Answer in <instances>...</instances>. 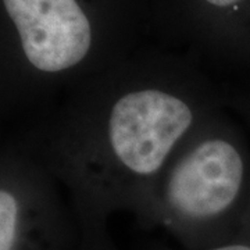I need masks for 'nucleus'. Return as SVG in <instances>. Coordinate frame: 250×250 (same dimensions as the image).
Returning <instances> with one entry per match:
<instances>
[{
    "mask_svg": "<svg viewBox=\"0 0 250 250\" xmlns=\"http://www.w3.org/2000/svg\"><path fill=\"white\" fill-rule=\"evenodd\" d=\"M224 90L177 64L116 62L65 89L13 138L68 196L78 224L138 220L172 156Z\"/></svg>",
    "mask_w": 250,
    "mask_h": 250,
    "instance_id": "nucleus-1",
    "label": "nucleus"
},
{
    "mask_svg": "<svg viewBox=\"0 0 250 250\" xmlns=\"http://www.w3.org/2000/svg\"><path fill=\"white\" fill-rule=\"evenodd\" d=\"M249 217L250 146L223 106L181 145L136 221L202 250L231 241Z\"/></svg>",
    "mask_w": 250,
    "mask_h": 250,
    "instance_id": "nucleus-2",
    "label": "nucleus"
},
{
    "mask_svg": "<svg viewBox=\"0 0 250 250\" xmlns=\"http://www.w3.org/2000/svg\"><path fill=\"white\" fill-rule=\"evenodd\" d=\"M14 45L1 75V111L47 102L107 70L100 20L83 0H1Z\"/></svg>",
    "mask_w": 250,
    "mask_h": 250,
    "instance_id": "nucleus-3",
    "label": "nucleus"
},
{
    "mask_svg": "<svg viewBox=\"0 0 250 250\" xmlns=\"http://www.w3.org/2000/svg\"><path fill=\"white\" fill-rule=\"evenodd\" d=\"M54 177L10 136L0 156V250H71L78 227Z\"/></svg>",
    "mask_w": 250,
    "mask_h": 250,
    "instance_id": "nucleus-4",
    "label": "nucleus"
},
{
    "mask_svg": "<svg viewBox=\"0 0 250 250\" xmlns=\"http://www.w3.org/2000/svg\"><path fill=\"white\" fill-rule=\"evenodd\" d=\"M200 3L211 14L224 18L233 36L250 17V0H200Z\"/></svg>",
    "mask_w": 250,
    "mask_h": 250,
    "instance_id": "nucleus-5",
    "label": "nucleus"
},
{
    "mask_svg": "<svg viewBox=\"0 0 250 250\" xmlns=\"http://www.w3.org/2000/svg\"><path fill=\"white\" fill-rule=\"evenodd\" d=\"M107 224H77L78 242L75 250H120L110 236Z\"/></svg>",
    "mask_w": 250,
    "mask_h": 250,
    "instance_id": "nucleus-6",
    "label": "nucleus"
},
{
    "mask_svg": "<svg viewBox=\"0 0 250 250\" xmlns=\"http://www.w3.org/2000/svg\"><path fill=\"white\" fill-rule=\"evenodd\" d=\"M224 106L241 117L250 128V90H224Z\"/></svg>",
    "mask_w": 250,
    "mask_h": 250,
    "instance_id": "nucleus-7",
    "label": "nucleus"
},
{
    "mask_svg": "<svg viewBox=\"0 0 250 250\" xmlns=\"http://www.w3.org/2000/svg\"><path fill=\"white\" fill-rule=\"evenodd\" d=\"M156 250H171L167 248H161V249ZM202 250H250V217L248 218V221L245 224V227L241 229V232L238 233L235 238H232L231 241L221 243L218 246H213L208 249Z\"/></svg>",
    "mask_w": 250,
    "mask_h": 250,
    "instance_id": "nucleus-8",
    "label": "nucleus"
},
{
    "mask_svg": "<svg viewBox=\"0 0 250 250\" xmlns=\"http://www.w3.org/2000/svg\"><path fill=\"white\" fill-rule=\"evenodd\" d=\"M236 41L238 46H243L246 49V52L250 56V17L249 20L243 24V27L239 29V32L236 34Z\"/></svg>",
    "mask_w": 250,
    "mask_h": 250,
    "instance_id": "nucleus-9",
    "label": "nucleus"
}]
</instances>
